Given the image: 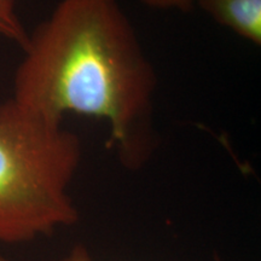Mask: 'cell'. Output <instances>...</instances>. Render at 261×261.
<instances>
[{
  "instance_id": "1",
  "label": "cell",
  "mask_w": 261,
  "mask_h": 261,
  "mask_svg": "<svg viewBox=\"0 0 261 261\" xmlns=\"http://www.w3.org/2000/svg\"><path fill=\"white\" fill-rule=\"evenodd\" d=\"M23 51L15 102L58 122L67 114L102 120L122 163L149 159L158 77L117 0H61Z\"/></svg>"
},
{
  "instance_id": "2",
  "label": "cell",
  "mask_w": 261,
  "mask_h": 261,
  "mask_svg": "<svg viewBox=\"0 0 261 261\" xmlns=\"http://www.w3.org/2000/svg\"><path fill=\"white\" fill-rule=\"evenodd\" d=\"M83 148L62 122L12 98L0 103V243L51 234L79 219L68 194Z\"/></svg>"
},
{
  "instance_id": "3",
  "label": "cell",
  "mask_w": 261,
  "mask_h": 261,
  "mask_svg": "<svg viewBox=\"0 0 261 261\" xmlns=\"http://www.w3.org/2000/svg\"><path fill=\"white\" fill-rule=\"evenodd\" d=\"M196 4L217 23L261 45V0H197Z\"/></svg>"
},
{
  "instance_id": "4",
  "label": "cell",
  "mask_w": 261,
  "mask_h": 261,
  "mask_svg": "<svg viewBox=\"0 0 261 261\" xmlns=\"http://www.w3.org/2000/svg\"><path fill=\"white\" fill-rule=\"evenodd\" d=\"M0 35L17 42L23 48L28 41V33L25 32L17 16H10L0 10Z\"/></svg>"
},
{
  "instance_id": "5",
  "label": "cell",
  "mask_w": 261,
  "mask_h": 261,
  "mask_svg": "<svg viewBox=\"0 0 261 261\" xmlns=\"http://www.w3.org/2000/svg\"><path fill=\"white\" fill-rule=\"evenodd\" d=\"M144 5L155 10H180L190 11L197 3V0H142Z\"/></svg>"
},
{
  "instance_id": "6",
  "label": "cell",
  "mask_w": 261,
  "mask_h": 261,
  "mask_svg": "<svg viewBox=\"0 0 261 261\" xmlns=\"http://www.w3.org/2000/svg\"><path fill=\"white\" fill-rule=\"evenodd\" d=\"M58 261H93L92 257L84 246H76L71 249V252Z\"/></svg>"
},
{
  "instance_id": "7",
  "label": "cell",
  "mask_w": 261,
  "mask_h": 261,
  "mask_svg": "<svg viewBox=\"0 0 261 261\" xmlns=\"http://www.w3.org/2000/svg\"><path fill=\"white\" fill-rule=\"evenodd\" d=\"M16 0H0V10L10 16H17L15 11Z\"/></svg>"
},
{
  "instance_id": "8",
  "label": "cell",
  "mask_w": 261,
  "mask_h": 261,
  "mask_svg": "<svg viewBox=\"0 0 261 261\" xmlns=\"http://www.w3.org/2000/svg\"><path fill=\"white\" fill-rule=\"evenodd\" d=\"M0 261H10V260L5 259V257H2V256H0Z\"/></svg>"
},
{
  "instance_id": "9",
  "label": "cell",
  "mask_w": 261,
  "mask_h": 261,
  "mask_svg": "<svg viewBox=\"0 0 261 261\" xmlns=\"http://www.w3.org/2000/svg\"><path fill=\"white\" fill-rule=\"evenodd\" d=\"M217 261H220V260H217Z\"/></svg>"
}]
</instances>
